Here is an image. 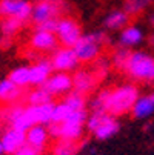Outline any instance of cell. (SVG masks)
Instances as JSON below:
<instances>
[{
    "mask_svg": "<svg viewBox=\"0 0 154 155\" xmlns=\"http://www.w3.org/2000/svg\"><path fill=\"white\" fill-rule=\"evenodd\" d=\"M68 11H70V5L67 0H34L31 21L36 26L46 20L60 18Z\"/></svg>",
    "mask_w": 154,
    "mask_h": 155,
    "instance_id": "5",
    "label": "cell"
},
{
    "mask_svg": "<svg viewBox=\"0 0 154 155\" xmlns=\"http://www.w3.org/2000/svg\"><path fill=\"white\" fill-rule=\"evenodd\" d=\"M25 103L29 106H39V104H45V103H53V95L45 91L42 86L34 87L29 92L25 94Z\"/></svg>",
    "mask_w": 154,
    "mask_h": 155,
    "instance_id": "22",
    "label": "cell"
},
{
    "mask_svg": "<svg viewBox=\"0 0 154 155\" xmlns=\"http://www.w3.org/2000/svg\"><path fill=\"white\" fill-rule=\"evenodd\" d=\"M131 49L128 48H123V46H117L111 55H109V60H111L113 63V69H117L120 72H125V68H126V64H128V60L131 57Z\"/></svg>",
    "mask_w": 154,
    "mask_h": 155,
    "instance_id": "23",
    "label": "cell"
},
{
    "mask_svg": "<svg viewBox=\"0 0 154 155\" xmlns=\"http://www.w3.org/2000/svg\"><path fill=\"white\" fill-rule=\"evenodd\" d=\"M149 45H151V46L154 48V32H152V34L149 35Z\"/></svg>",
    "mask_w": 154,
    "mask_h": 155,
    "instance_id": "36",
    "label": "cell"
},
{
    "mask_svg": "<svg viewBox=\"0 0 154 155\" xmlns=\"http://www.w3.org/2000/svg\"><path fill=\"white\" fill-rule=\"evenodd\" d=\"M154 114V97L149 94L146 95H140L136 101V104L133 106L131 115L136 120H146Z\"/></svg>",
    "mask_w": 154,
    "mask_h": 155,
    "instance_id": "19",
    "label": "cell"
},
{
    "mask_svg": "<svg viewBox=\"0 0 154 155\" xmlns=\"http://www.w3.org/2000/svg\"><path fill=\"white\" fill-rule=\"evenodd\" d=\"M109 89H100L88 103L91 112H106V101H108Z\"/></svg>",
    "mask_w": 154,
    "mask_h": 155,
    "instance_id": "30",
    "label": "cell"
},
{
    "mask_svg": "<svg viewBox=\"0 0 154 155\" xmlns=\"http://www.w3.org/2000/svg\"><path fill=\"white\" fill-rule=\"evenodd\" d=\"M25 100V92L22 87L14 84L8 77L0 80V104H15Z\"/></svg>",
    "mask_w": 154,
    "mask_h": 155,
    "instance_id": "15",
    "label": "cell"
},
{
    "mask_svg": "<svg viewBox=\"0 0 154 155\" xmlns=\"http://www.w3.org/2000/svg\"><path fill=\"white\" fill-rule=\"evenodd\" d=\"M88 114L86 110H73L70 117L62 123L48 124L50 137L54 140H67V141H80L83 135V129L86 124Z\"/></svg>",
    "mask_w": 154,
    "mask_h": 155,
    "instance_id": "2",
    "label": "cell"
},
{
    "mask_svg": "<svg viewBox=\"0 0 154 155\" xmlns=\"http://www.w3.org/2000/svg\"><path fill=\"white\" fill-rule=\"evenodd\" d=\"M120 130V121L113 117V115H109L106 114V117L103 118V121L99 124V127L93 132V135L96 140L99 141H106L109 138H113L117 132Z\"/></svg>",
    "mask_w": 154,
    "mask_h": 155,
    "instance_id": "17",
    "label": "cell"
},
{
    "mask_svg": "<svg viewBox=\"0 0 154 155\" xmlns=\"http://www.w3.org/2000/svg\"><path fill=\"white\" fill-rule=\"evenodd\" d=\"M59 41L56 34L46 32V31H40L34 29L33 34L29 35V48L33 51L39 52H54L59 46Z\"/></svg>",
    "mask_w": 154,
    "mask_h": 155,
    "instance_id": "11",
    "label": "cell"
},
{
    "mask_svg": "<svg viewBox=\"0 0 154 155\" xmlns=\"http://www.w3.org/2000/svg\"><path fill=\"white\" fill-rule=\"evenodd\" d=\"M62 101L67 103L71 107V110H86V104H88L86 97L76 92V91H71L70 94H67Z\"/></svg>",
    "mask_w": 154,
    "mask_h": 155,
    "instance_id": "29",
    "label": "cell"
},
{
    "mask_svg": "<svg viewBox=\"0 0 154 155\" xmlns=\"http://www.w3.org/2000/svg\"><path fill=\"white\" fill-rule=\"evenodd\" d=\"M31 0H0V18H17L20 21H31Z\"/></svg>",
    "mask_w": 154,
    "mask_h": 155,
    "instance_id": "7",
    "label": "cell"
},
{
    "mask_svg": "<svg viewBox=\"0 0 154 155\" xmlns=\"http://www.w3.org/2000/svg\"><path fill=\"white\" fill-rule=\"evenodd\" d=\"M50 141V130L45 124H34L26 130V143L29 146H34L37 149L45 150L46 144Z\"/></svg>",
    "mask_w": 154,
    "mask_h": 155,
    "instance_id": "18",
    "label": "cell"
},
{
    "mask_svg": "<svg viewBox=\"0 0 154 155\" xmlns=\"http://www.w3.org/2000/svg\"><path fill=\"white\" fill-rule=\"evenodd\" d=\"M34 124H37L34 106L25 104L23 109L20 110V114L17 115V118L12 121V124H11L9 127H14V129H19V130L26 132V130H28L31 126H34Z\"/></svg>",
    "mask_w": 154,
    "mask_h": 155,
    "instance_id": "20",
    "label": "cell"
},
{
    "mask_svg": "<svg viewBox=\"0 0 154 155\" xmlns=\"http://www.w3.org/2000/svg\"><path fill=\"white\" fill-rule=\"evenodd\" d=\"M129 20L131 17L128 15V12L123 8H114V9H109L103 20H102V26L105 31H122L123 28H126L129 25Z\"/></svg>",
    "mask_w": 154,
    "mask_h": 155,
    "instance_id": "13",
    "label": "cell"
},
{
    "mask_svg": "<svg viewBox=\"0 0 154 155\" xmlns=\"http://www.w3.org/2000/svg\"><path fill=\"white\" fill-rule=\"evenodd\" d=\"M0 155H5V150H3V146H2V143H0Z\"/></svg>",
    "mask_w": 154,
    "mask_h": 155,
    "instance_id": "37",
    "label": "cell"
},
{
    "mask_svg": "<svg viewBox=\"0 0 154 155\" xmlns=\"http://www.w3.org/2000/svg\"><path fill=\"white\" fill-rule=\"evenodd\" d=\"M42 87L53 97H65L73 91V77L68 72H54Z\"/></svg>",
    "mask_w": 154,
    "mask_h": 155,
    "instance_id": "9",
    "label": "cell"
},
{
    "mask_svg": "<svg viewBox=\"0 0 154 155\" xmlns=\"http://www.w3.org/2000/svg\"><path fill=\"white\" fill-rule=\"evenodd\" d=\"M53 64L50 58H39L34 61L33 66H29V75H31V86H43L46 80L53 75Z\"/></svg>",
    "mask_w": 154,
    "mask_h": 155,
    "instance_id": "14",
    "label": "cell"
},
{
    "mask_svg": "<svg viewBox=\"0 0 154 155\" xmlns=\"http://www.w3.org/2000/svg\"><path fill=\"white\" fill-rule=\"evenodd\" d=\"M82 35H83L82 26L76 18H73L70 15H63V17L59 18L56 37H57V41H59L60 46L74 48L76 43L82 38Z\"/></svg>",
    "mask_w": 154,
    "mask_h": 155,
    "instance_id": "6",
    "label": "cell"
},
{
    "mask_svg": "<svg viewBox=\"0 0 154 155\" xmlns=\"http://www.w3.org/2000/svg\"><path fill=\"white\" fill-rule=\"evenodd\" d=\"M143 38H145L143 29L139 25L129 23L126 28H123L119 32V46H123V48L131 49V48H134V46H139L140 43L143 41Z\"/></svg>",
    "mask_w": 154,
    "mask_h": 155,
    "instance_id": "16",
    "label": "cell"
},
{
    "mask_svg": "<svg viewBox=\"0 0 154 155\" xmlns=\"http://www.w3.org/2000/svg\"><path fill=\"white\" fill-rule=\"evenodd\" d=\"M12 155H43V149H37V147L29 146L26 143L25 146H22L17 152H14Z\"/></svg>",
    "mask_w": 154,
    "mask_h": 155,
    "instance_id": "33",
    "label": "cell"
},
{
    "mask_svg": "<svg viewBox=\"0 0 154 155\" xmlns=\"http://www.w3.org/2000/svg\"><path fill=\"white\" fill-rule=\"evenodd\" d=\"M125 74L133 83H154V55L145 51H133Z\"/></svg>",
    "mask_w": 154,
    "mask_h": 155,
    "instance_id": "4",
    "label": "cell"
},
{
    "mask_svg": "<svg viewBox=\"0 0 154 155\" xmlns=\"http://www.w3.org/2000/svg\"><path fill=\"white\" fill-rule=\"evenodd\" d=\"M148 23H149L151 28H154V11H151V12L148 14Z\"/></svg>",
    "mask_w": 154,
    "mask_h": 155,
    "instance_id": "35",
    "label": "cell"
},
{
    "mask_svg": "<svg viewBox=\"0 0 154 155\" xmlns=\"http://www.w3.org/2000/svg\"><path fill=\"white\" fill-rule=\"evenodd\" d=\"M36 110V118L37 124H51L53 123V112H54V103H45V104H39L34 106Z\"/></svg>",
    "mask_w": 154,
    "mask_h": 155,
    "instance_id": "28",
    "label": "cell"
},
{
    "mask_svg": "<svg viewBox=\"0 0 154 155\" xmlns=\"http://www.w3.org/2000/svg\"><path fill=\"white\" fill-rule=\"evenodd\" d=\"M8 78L17 84L19 87L25 89L26 86H31V75H29V66H17L14 68L9 74H8Z\"/></svg>",
    "mask_w": 154,
    "mask_h": 155,
    "instance_id": "25",
    "label": "cell"
},
{
    "mask_svg": "<svg viewBox=\"0 0 154 155\" xmlns=\"http://www.w3.org/2000/svg\"><path fill=\"white\" fill-rule=\"evenodd\" d=\"M73 91L82 94V95H88V94H91L94 91V87L99 84L94 72L90 69H86V68H82V69H76L73 74Z\"/></svg>",
    "mask_w": 154,
    "mask_h": 155,
    "instance_id": "10",
    "label": "cell"
},
{
    "mask_svg": "<svg viewBox=\"0 0 154 155\" xmlns=\"http://www.w3.org/2000/svg\"><path fill=\"white\" fill-rule=\"evenodd\" d=\"M12 40L14 38H11V37H0V48L2 49H9L11 46H12Z\"/></svg>",
    "mask_w": 154,
    "mask_h": 155,
    "instance_id": "34",
    "label": "cell"
},
{
    "mask_svg": "<svg viewBox=\"0 0 154 155\" xmlns=\"http://www.w3.org/2000/svg\"><path fill=\"white\" fill-rule=\"evenodd\" d=\"M51 60V64L56 72H74L76 69H79V58L74 52L73 48H63V46H59L50 57Z\"/></svg>",
    "mask_w": 154,
    "mask_h": 155,
    "instance_id": "8",
    "label": "cell"
},
{
    "mask_svg": "<svg viewBox=\"0 0 154 155\" xmlns=\"http://www.w3.org/2000/svg\"><path fill=\"white\" fill-rule=\"evenodd\" d=\"M73 112L71 110V107L67 104V103H63V101H60V103H57V104H54V112H53V123H62V121H65L68 117H70V114Z\"/></svg>",
    "mask_w": 154,
    "mask_h": 155,
    "instance_id": "31",
    "label": "cell"
},
{
    "mask_svg": "<svg viewBox=\"0 0 154 155\" xmlns=\"http://www.w3.org/2000/svg\"><path fill=\"white\" fill-rule=\"evenodd\" d=\"M86 146V141H67V140H59L53 146L51 155H77L79 152L83 150Z\"/></svg>",
    "mask_w": 154,
    "mask_h": 155,
    "instance_id": "21",
    "label": "cell"
},
{
    "mask_svg": "<svg viewBox=\"0 0 154 155\" xmlns=\"http://www.w3.org/2000/svg\"><path fill=\"white\" fill-rule=\"evenodd\" d=\"M108 43L109 37L105 31H91L88 34H83L73 49L80 63L93 64L102 55V51Z\"/></svg>",
    "mask_w": 154,
    "mask_h": 155,
    "instance_id": "3",
    "label": "cell"
},
{
    "mask_svg": "<svg viewBox=\"0 0 154 155\" xmlns=\"http://www.w3.org/2000/svg\"><path fill=\"white\" fill-rule=\"evenodd\" d=\"M26 23L25 21H20L17 18H2L0 20V32L3 37H11L14 38L22 29H23Z\"/></svg>",
    "mask_w": 154,
    "mask_h": 155,
    "instance_id": "27",
    "label": "cell"
},
{
    "mask_svg": "<svg viewBox=\"0 0 154 155\" xmlns=\"http://www.w3.org/2000/svg\"><path fill=\"white\" fill-rule=\"evenodd\" d=\"M0 143H2L6 155H12L22 146L26 144V132L14 129V127H8L3 134L0 135Z\"/></svg>",
    "mask_w": 154,
    "mask_h": 155,
    "instance_id": "12",
    "label": "cell"
},
{
    "mask_svg": "<svg viewBox=\"0 0 154 155\" xmlns=\"http://www.w3.org/2000/svg\"><path fill=\"white\" fill-rule=\"evenodd\" d=\"M140 97V91L136 83H122L113 89H109L108 101H106V112L116 118L131 114L133 106Z\"/></svg>",
    "mask_w": 154,
    "mask_h": 155,
    "instance_id": "1",
    "label": "cell"
},
{
    "mask_svg": "<svg viewBox=\"0 0 154 155\" xmlns=\"http://www.w3.org/2000/svg\"><path fill=\"white\" fill-rule=\"evenodd\" d=\"M111 69H113V63H111V60H109V57H105V55H100L91 64V71L94 72V75H96V78H97L99 83L109 75Z\"/></svg>",
    "mask_w": 154,
    "mask_h": 155,
    "instance_id": "26",
    "label": "cell"
},
{
    "mask_svg": "<svg viewBox=\"0 0 154 155\" xmlns=\"http://www.w3.org/2000/svg\"><path fill=\"white\" fill-rule=\"evenodd\" d=\"M57 21L59 18H53V20H46L43 23H39L34 26V29H40V31H46V32H53L56 34V29H57Z\"/></svg>",
    "mask_w": 154,
    "mask_h": 155,
    "instance_id": "32",
    "label": "cell"
},
{
    "mask_svg": "<svg viewBox=\"0 0 154 155\" xmlns=\"http://www.w3.org/2000/svg\"><path fill=\"white\" fill-rule=\"evenodd\" d=\"M154 5V0H123V9L129 17H137Z\"/></svg>",
    "mask_w": 154,
    "mask_h": 155,
    "instance_id": "24",
    "label": "cell"
}]
</instances>
